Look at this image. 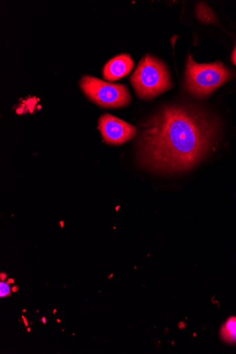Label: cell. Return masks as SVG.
Instances as JSON below:
<instances>
[{
	"instance_id": "cell-16",
	"label": "cell",
	"mask_w": 236,
	"mask_h": 354,
	"mask_svg": "<svg viewBox=\"0 0 236 354\" xmlns=\"http://www.w3.org/2000/svg\"><path fill=\"white\" fill-rule=\"evenodd\" d=\"M56 312H57V309H55L53 311V315H55Z\"/></svg>"
},
{
	"instance_id": "cell-7",
	"label": "cell",
	"mask_w": 236,
	"mask_h": 354,
	"mask_svg": "<svg viewBox=\"0 0 236 354\" xmlns=\"http://www.w3.org/2000/svg\"><path fill=\"white\" fill-rule=\"evenodd\" d=\"M220 334L225 342L236 344V317H230L226 321Z\"/></svg>"
},
{
	"instance_id": "cell-17",
	"label": "cell",
	"mask_w": 236,
	"mask_h": 354,
	"mask_svg": "<svg viewBox=\"0 0 236 354\" xmlns=\"http://www.w3.org/2000/svg\"><path fill=\"white\" fill-rule=\"evenodd\" d=\"M57 323H61V320L59 319H57Z\"/></svg>"
},
{
	"instance_id": "cell-6",
	"label": "cell",
	"mask_w": 236,
	"mask_h": 354,
	"mask_svg": "<svg viewBox=\"0 0 236 354\" xmlns=\"http://www.w3.org/2000/svg\"><path fill=\"white\" fill-rule=\"evenodd\" d=\"M134 64V61L129 55H119L106 64L103 71L104 77L109 82L122 79L131 72Z\"/></svg>"
},
{
	"instance_id": "cell-10",
	"label": "cell",
	"mask_w": 236,
	"mask_h": 354,
	"mask_svg": "<svg viewBox=\"0 0 236 354\" xmlns=\"http://www.w3.org/2000/svg\"><path fill=\"white\" fill-rule=\"evenodd\" d=\"M231 60L236 67V45L231 55Z\"/></svg>"
},
{
	"instance_id": "cell-13",
	"label": "cell",
	"mask_w": 236,
	"mask_h": 354,
	"mask_svg": "<svg viewBox=\"0 0 236 354\" xmlns=\"http://www.w3.org/2000/svg\"><path fill=\"white\" fill-rule=\"evenodd\" d=\"M19 291V287L17 286H14L12 287V292H17Z\"/></svg>"
},
{
	"instance_id": "cell-12",
	"label": "cell",
	"mask_w": 236,
	"mask_h": 354,
	"mask_svg": "<svg viewBox=\"0 0 236 354\" xmlns=\"http://www.w3.org/2000/svg\"><path fill=\"white\" fill-rule=\"evenodd\" d=\"M21 317L23 318V320L24 322L25 326L28 327V320H27L26 317L24 315H22Z\"/></svg>"
},
{
	"instance_id": "cell-9",
	"label": "cell",
	"mask_w": 236,
	"mask_h": 354,
	"mask_svg": "<svg viewBox=\"0 0 236 354\" xmlns=\"http://www.w3.org/2000/svg\"><path fill=\"white\" fill-rule=\"evenodd\" d=\"M11 292L12 288H10V283L6 281L0 283V297H11Z\"/></svg>"
},
{
	"instance_id": "cell-11",
	"label": "cell",
	"mask_w": 236,
	"mask_h": 354,
	"mask_svg": "<svg viewBox=\"0 0 236 354\" xmlns=\"http://www.w3.org/2000/svg\"><path fill=\"white\" fill-rule=\"evenodd\" d=\"M7 277H8L7 274H6V273H1V274H0V279H1V281H6V279H7Z\"/></svg>"
},
{
	"instance_id": "cell-14",
	"label": "cell",
	"mask_w": 236,
	"mask_h": 354,
	"mask_svg": "<svg viewBox=\"0 0 236 354\" xmlns=\"http://www.w3.org/2000/svg\"><path fill=\"white\" fill-rule=\"evenodd\" d=\"M8 283L11 284V283H15V279H9L8 281H7Z\"/></svg>"
},
{
	"instance_id": "cell-5",
	"label": "cell",
	"mask_w": 236,
	"mask_h": 354,
	"mask_svg": "<svg viewBox=\"0 0 236 354\" xmlns=\"http://www.w3.org/2000/svg\"><path fill=\"white\" fill-rule=\"evenodd\" d=\"M98 128L105 141L112 145L125 144L137 134L136 127L109 113L100 116Z\"/></svg>"
},
{
	"instance_id": "cell-4",
	"label": "cell",
	"mask_w": 236,
	"mask_h": 354,
	"mask_svg": "<svg viewBox=\"0 0 236 354\" xmlns=\"http://www.w3.org/2000/svg\"><path fill=\"white\" fill-rule=\"evenodd\" d=\"M80 86L93 102L103 108H122L131 100L129 91L122 84H112L85 76L81 80Z\"/></svg>"
},
{
	"instance_id": "cell-18",
	"label": "cell",
	"mask_w": 236,
	"mask_h": 354,
	"mask_svg": "<svg viewBox=\"0 0 236 354\" xmlns=\"http://www.w3.org/2000/svg\"><path fill=\"white\" fill-rule=\"evenodd\" d=\"M27 331H28V333H30V328H28L27 329Z\"/></svg>"
},
{
	"instance_id": "cell-2",
	"label": "cell",
	"mask_w": 236,
	"mask_h": 354,
	"mask_svg": "<svg viewBox=\"0 0 236 354\" xmlns=\"http://www.w3.org/2000/svg\"><path fill=\"white\" fill-rule=\"evenodd\" d=\"M233 77V73L222 62L198 64L188 55L185 88L195 97H208Z\"/></svg>"
},
{
	"instance_id": "cell-1",
	"label": "cell",
	"mask_w": 236,
	"mask_h": 354,
	"mask_svg": "<svg viewBox=\"0 0 236 354\" xmlns=\"http://www.w3.org/2000/svg\"><path fill=\"white\" fill-rule=\"evenodd\" d=\"M217 122L200 109L165 106L143 126L138 156L146 168L164 174L189 171L216 143Z\"/></svg>"
},
{
	"instance_id": "cell-3",
	"label": "cell",
	"mask_w": 236,
	"mask_h": 354,
	"mask_svg": "<svg viewBox=\"0 0 236 354\" xmlns=\"http://www.w3.org/2000/svg\"><path fill=\"white\" fill-rule=\"evenodd\" d=\"M130 82L139 97L146 100H153L173 86L165 64L150 55L141 59Z\"/></svg>"
},
{
	"instance_id": "cell-15",
	"label": "cell",
	"mask_w": 236,
	"mask_h": 354,
	"mask_svg": "<svg viewBox=\"0 0 236 354\" xmlns=\"http://www.w3.org/2000/svg\"><path fill=\"white\" fill-rule=\"evenodd\" d=\"M42 320L43 322V324L44 325H46V318L45 317H42Z\"/></svg>"
},
{
	"instance_id": "cell-8",
	"label": "cell",
	"mask_w": 236,
	"mask_h": 354,
	"mask_svg": "<svg viewBox=\"0 0 236 354\" xmlns=\"http://www.w3.org/2000/svg\"><path fill=\"white\" fill-rule=\"evenodd\" d=\"M198 19L206 24L215 23L217 18L212 10L203 3H199L196 8Z\"/></svg>"
}]
</instances>
